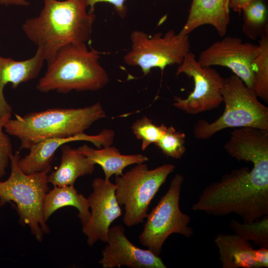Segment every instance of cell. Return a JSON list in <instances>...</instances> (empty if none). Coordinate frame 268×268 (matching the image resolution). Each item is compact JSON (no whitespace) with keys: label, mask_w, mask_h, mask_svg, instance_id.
Returning a JSON list of instances; mask_svg holds the SVG:
<instances>
[{"label":"cell","mask_w":268,"mask_h":268,"mask_svg":"<svg viewBox=\"0 0 268 268\" xmlns=\"http://www.w3.org/2000/svg\"><path fill=\"white\" fill-rule=\"evenodd\" d=\"M175 168L173 164H165L149 170L143 163L116 176L115 195L120 205L124 206L123 220L126 225L143 222L152 199Z\"/></svg>","instance_id":"cell-7"},{"label":"cell","mask_w":268,"mask_h":268,"mask_svg":"<svg viewBox=\"0 0 268 268\" xmlns=\"http://www.w3.org/2000/svg\"><path fill=\"white\" fill-rule=\"evenodd\" d=\"M87 8L84 0H43L39 14L26 19L22 31L43 49L49 64L66 46L86 44L90 39L95 16Z\"/></svg>","instance_id":"cell-2"},{"label":"cell","mask_w":268,"mask_h":268,"mask_svg":"<svg viewBox=\"0 0 268 268\" xmlns=\"http://www.w3.org/2000/svg\"><path fill=\"white\" fill-rule=\"evenodd\" d=\"M61 149L60 165L48 177V183L54 187L74 185L78 178L94 172L95 164L76 149L65 144L61 147Z\"/></svg>","instance_id":"cell-17"},{"label":"cell","mask_w":268,"mask_h":268,"mask_svg":"<svg viewBox=\"0 0 268 268\" xmlns=\"http://www.w3.org/2000/svg\"><path fill=\"white\" fill-rule=\"evenodd\" d=\"M184 74L192 78L193 91L185 98L175 96L173 105L191 115L218 108L223 102L222 90L224 78L211 67H203L190 52L178 65L176 75Z\"/></svg>","instance_id":"cell-10"},{"label":"cell","mask_w":268,"mask_h":268,"mask_svg":"<svg viewBox=\"0 0 268 268\" xmlns=\"http://www.w3.org/2000/svg\"><path fill=\"white\" fill-rule=\"evenodd\" d=\"M222 94L224 112L213 122L199 120L193 128L196 138L207 139L227 128L251 127L268 131V108L240 78L234 74L224 78Z\"/></svg>","instance_id":"cell-6"},{"label":"cell","mask_w":268,"mask_h":268,"mask_svg":"<svg viewBox=\"0 0 268 268\" xmlns=\"http://www.w3.org/2000/svg\"><path fill=\"white\" fill-rule=\"evenodd\" d=\"M19 151L9 156L11 172L5 181L0 180V207L13 202L21 224L29 227L32 234L41 242L50 228L43 215L45 197L50 190L48 177L51 167L25 174L19 166Z\"/></svg>","instance_id":"cell-5"},{"label":"cell","mask_w":268,"mask_h":268,"mask_svg":"<svg viewBox=\"0 0 268 268\" xmlns=\"http://www.w3.org/2000/svg\"><path fill=\"white\" fill-rule=\"evenodd\" d=\"M228 0H192L187 20L179 34L189 36L197 28L209 25L219 36L223 37L230 20Z\"/></svg>","instance_id":"cell-16"},{"label":"cell","mask_w":268,"mask_h":268,"mask_svg":"<svg viewBox=\"0 0 268 268\" xmlns=\"http://www.w3.org/2000/svg\"><path fill=\"white\" fill-rule=\"evenodd\" d=\"M66 206H72L77 209L82 225L88 220L90 211L87 198L78 193L74 185L54 187L48 192L43 203L45 220L47 221L55 212Z\"/></svg>","instance_id":"cell-20"},{"label":"cell","mask_w":268,"mask_h":268,"mask_svg":"<svg viewBox=\"0 0 268 268\" xmlns=\"http://www.w3.org/2000/svg\"><path fill=\"white\" fill-rule=\"evenodd\" d=\"M255 0H228V6L229 9L240 13L242 9Z\"/></svg>","instance_id":"cell-29"},{"label":"cell","mask_w":268,"mask_h":268,"mask_svg":"<svg viewBox=\"0 0 268 268\" xmlns=\"http://www.w3.org/2000/svg\"><path fill=\"white\" fill-rule=\"evenodd\" d=\"M100 53L86 44H70L61 49L49 64L36 88L47 93L67 94L72 91H95L104 87L110 79L99 62Z\"/></svg>","instance_id":"cell-4"},{"label":"cell","mask_w":268,"mask_h":268,"mask_svg":"<svg viewBox=\"0 0 268 268\" xmlns=\"http://www.w3.org/2000/svg\"></svg>","instance_id":"cell-31"},{"label":"cell","mask_w":268,"mask_h":268,"mask_svg":"<svg viewBox=\"0 0 268 268\" xmlns=\"http://www.w3.org/2000/svg\"><path fill=\"white\" fill-rule=\"evenodd\" d=\"M253 63L252 89L260 98L268 102V34L261 37Z\"/></svg>","instance_id":"cell-22"},{"label":"cell","mask_w":268,"mask_h":268,"mask_svg":"<svg viewBox=\"0 0 268 268\" xmlns=\"http://www.w3.org/2000/svg\"></svg>","instance_id":"cell-32"},{"label":"cell","mask_w":268,"mask_h":268,"mask_svg":"<svg viewBox=\"0 0 268 268\" xmlns=\"http://www.w3.org/2000/svg\"><path fill=\"white\" fill-rule=\"evenodd\" d=\"M246 160L251 170L244 167L224 174L203 189L192 209L216 216L234 213L244 222L268 215V148L249 153Z\"/></svg>","instance_id":"cell-1"},{"label":"cell","mask_w":268,"mask_h":268,"mask_svg":"<svg viewBox=\"0 0 268 268\" xmlns=\"http://www.w3.org/2000/svg\"><path fill=\"white\" fill-rule=\"evenodd\" d=\"M242 12V31L246 36L256 40L268 34V9L265 0H255Z\"/></svg>","instance_id":"cell-21"},{"label":"cell","mask_w":268,"mask_h":268,"mask_svg":"<svg viewBox=\"0 0 268 268\" xmlns=\"http://www.w3.org/2000/svg\"><path fill=\"white\" fill-rule=\"evenodd\" d=\"M89 10L94 11L95 5L100 2H106L112 4L118 15L122 18H125L127 12L125 4L126 0H84Z\"/></svg>","instance_id":"cell-27"},{"label":"cell","mask_w":268,"mask_h":268,"mask_svg":"<svg viewBox=\"0 0 268 268\" xmlns=\"http://www.w3.org/2000/svg\"><path fill=\"white\" fill-rule=\"evenodd\" d=\"M76 149L94 164L100 165L104 171L105 179L108 180L114 175H123L124 169L131 165L143 163L149 160L141 154H122L118 148L111 145L94 149L83 144Z\"/></svg>","instance_id":"cell-18"},{"label":"cell","mask_w":268,"mask_h":268,"mask_svg":"<svg viewBox=\"0 0 268 268\" xmlns=\"http://www.w3.org/2000/svg\"><path fill=\"white\" fill-rule=\"evenodd\" d=\"M167 127L163 124L156 125L151 120L143 117L134 122L131 128L136 137L141 140V149L144 150L150 144H155L163 136Z\"/></svg>","instance_id":"cell-24"},{"label":"cell","mask_w":268,"mask_h":268,"mask_svg":"<svg viewBox=\"0 0 268 268\" xmlns=\"http://www.w3.org/2000/svg\"><path fill=\"white\" fill-rule=\"evenodd\" d=\"M254 257L260 268L268 267V248L260 247L254 250Z\"/></svg>","instance_id":"cell-28"},{"label":"cell","mask_w":268,"mask_h":268,"mask_svg":"<svg viewBox=\"0 0 268 268\" xmlns=\"http://www.w3.org/2000/svg\"><path fill=\"white\" fill-rule=\"evenodd\" d=\"M120 225L109 228L107 244L102 251L99 261L103 268H166L161 259L149 250H143L133 244L125 234Z\"/></svg>","instance_id":"cell-13"},{"label":"cell","mask_w":268,"mask_h":268,"mask_svg":"<svg viewBox=\"0 0 268 268\" xmlns=\"http://www.w3.org/2000/svg\"><path fill=\"white\" fill-rule=\"evenodd\" d=\"M214 243L223 268H260L250 241L235 234H218Z\"/></svg>","instance_id":"cell-19"},{"label":"cell","mask_w":268,"mask_h":268,"mask_svg":"<svg viewBox=\"0 0 268 268\" xmlns=\"http://www.w3.org/2000/svg\"><path fill=\"white\" fill-rule=\"evenodd\" d=\"M101 104L79 108H53L9 119L4 129L19 139L20 150L29 149L43 140L66 137L84 133L95 122L106 118Z\"/></svg>","instance_id":"cell-3"},{"label":"cell","mask_w":268,"mask_h":268,"mask_svg":"<svg viewBox=\"0 0 268 268\" xmlns=\"http://www.w3.org/2000/svg\"><path fill=\"white\" fill-rule=\"evenodd\" d=\"M29 1L28 0H0V4L6 6L26 7L29 6Z\"/></svg>","instance_id":"cell-30"},{"label":"cell","mask_w":268,"mask_h":268,"mask_svg":"<svg viewBox=\"0 0 268 268\" xmlns=\"http://www.w3.org/2000/svg\"><path fill=\"white\" fill-rule=\"evenodd\" d=\"M10 118L9 116H0V180L6 174L9 156L12 153L10 139L3 131L5 124Z\"/></svg>","instance_id":"cell-26"},{"label":"cell","mask_w":268,"mask_h":268,"mask_svg":"<svg viewBox=\"0 0 268 268\" xmlns=\"http://www.w3.org/2000/svg\"><path fill=\"white\" fill-rule=\"evenodd\" d=\"M183 176L177 174L166 194L147 214V220L138 238L141 244L157 256L161 252L164 243L173 233L190 238L193 230L189 226L191 218L182 212L179 201Z\"/></svg>","instance_id":"cell-9"},{"label":"cell","mask_w":268,"mask_h":268,"mask_svg":"<svg viewBox=\"0 0 268 268\" xmlns=\"http://www.w3.org/2000/svg\"><path fill=\"white\" fill-rule=\"evenodd\" d=\"M46 61L43 49L37 47L32 57L16 61L0 56V116H11V107L3 94L5 86L11 83L14 89L20 84L35 79L39 74Z\"/></svg>","instance_id":"cell-15"},{"label":"cell","mask_w":268,"mask_h":268,"mask_svg":"<svg viewBox=\"0 0 268 268\" xmlns=\"http://www.w3.org/2000/svg\"><path fill=\"white\" fill-rule=\"evenodd\" d=\"M257 47V44L243 42L238 37L227 36L203 50L197 61L203 67L228 68L252 89L253 63Z\"/></svg>","instance_id":"cell-11"},{"label":"cell","mask_w":268,"mask_h":268,"mask_svg":"<svg viewBox=\"0 0 268 268\" xmlns=\"http://www.w3.org/2000/svg\"><path fill=\"white\" fill-rule=\"evenodd\" d=\"M130 39L131 49L124 56V62L130 66L138 67L144 75L153 68L163 71L168 66L180 65L190 52L189 36L181 35L172 29L152 36L135 30Z\"/></svg>","instance_id":"cell-8"},{"label":"cell","mask_w":268,"mask_h":268,"mask_svg":"<svg viewBox=\"0 0 268 268\" xmlns=\"http://www.w3.org/2000/svg\"><path fill=\"white\" fill-rule=\"evenodd\" d=\"M92 186L93 192L87 198L90 216L82 225V231L90 247L98 240L107 243L111 224L122 214L115 195V183L97 178L93 181Z\"/></svg>","instance_id":"cell-12"},{"label":"cell","mask_w":268,"mask_h":268,"mask_svg":"<svg viewBox=\"0 0 268 268\" xmlns=\"http://www.w3.org/2000/svg\"><path fill=\"white\" fill-rule=\"evenodd\" d=\"M115 133L104 129L96 135H89L84 133L66 137L48 138L40 141L30 147L28 154L19 160V166L25 174H29L44 171L51 167V162L58 148L68 142L87 141L97 148L111 145L114 141Z\"/></svg>","instance_id":"cell-14"},{"label":"cell","mask_w":268,"mask_h":268,"mask_svg":"<svg viewBox=\"0 0 268 268\" xmlns=\"http://www.w3.org/2000/svg\"><path fill=\"white\" fill-rule=\"evenodd\" d=\"M230 228L235 234L260 247L268 248V215L251 222L240 223L232 219Z\"/></svg>","instance_id":"cell-23"},{"label":"cell","mask_w":268,"mask_h":268,"mask_svg":"<svg viewBox=\"0 0 268 268\" xmlns=\"http://www.w3.org/2000/svg\"><path fill=\"white\" fill-rule=\"evenodd\" d=\"M185 134L177 131L172 126L167 127L163 136L155 144L165 155L175 159H180L186 149L185 146Z\"/></svg>","instance_id":"cell-25"}]
</instances>
